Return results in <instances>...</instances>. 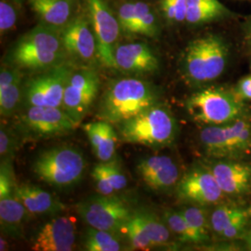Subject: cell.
Segmentation results:
<instances>
[{"instance_id": "6da1fadb", "label": "cell", "mask_w": 251, "mask_h": 251, "mask_svg": "<svg viewBox=\"0 0 251 251\" xmlns=\"http://www.w3.org/2000/svg\"><path fill=\"white\" fill-rule=\"evenodd\" d=\"M157 103L152 86L138 78L113 81L100 98L97 117L117 125Z\"/></svg>"}, {"instance_id": "7a4b0ae2", "label": "cell", "mask_w": 251, "mask_h": 251, "mask_svg": "<svg viewBox=\"0 0 251 251\" xmlns=\"http://www.w3.org/2000/svg\"><path fill=\"white\" fill-rule=\"evenodd\" d=\"M117 126L121 142L150 148L171 144L177 130L176 121L170 110L158 102Z\"/></svg>"}, {"instance_id": "3957f363", "label": "cell", "mask_w": 251, "mask_h": 251, "mask_svg": "<svg viewBox=\"0 0 251 251\" xmlns=\"http://www.w3.org/2000/svg\"><path fill=\"white\" fill-rule=\"evenodd\" d=\"M86 167L87 162L78 148L61 145L39 152L32 164V171L43 182L63 189L80 182Z\"/></svg>"}, {"instance_id": "277c9868", "label": "cell", "mask_w": 251, "mask_h": 251, "mask_svg": "<svg viewBox=\"0 0 251 251\" xmlns=\"http://www.w3.org/2000/svg\"><path fill=\"white\" fill-rule=\"evenodd\" d=\"M75 209L83 222L90 227L120 235L136 208L126 198L98 193L77 203Z\"/></svg>"}, {"instance_id": "5b68a950", "label": "cell", "mask_w": 251, "mask_h": 251, "mask_svg": "<svg viewBox=\"0 0 251 251\" xmlns=\"http://www.w3.org/2000/svg\"><path fill=\"white\" fill-rule=\"evenodd\" d=\"M189 116L198 124L220 126L233 122L242 113V103L227 91L208 88L189 97L186 101Z\"/></svg>"}, {"instance_id": "8992f818", "label": "cell", "mask_w": 251, "mask_h": 251, "mask_svg": "<svg viewBox=\"0 0 251 251\" xmlns=\"http://www.w3.org/2000/svg\"><path fill=\"white\" fill-rule=\"evenodd\" d=\"M227 50L217 36H206L190 42L184 53V70L197 83L214 80L225 70Z\"/></svg>"}, {"instance_id": "52a82bcc", "label": "cell", "mask_w": 251, "mask_h": 251, "mask_svg": "<svg viewBox=\"0 0 251 251\" xmlns=\"http://www.w3.org/2000/svg\"><path fill=\"white\" fill-rule=\"evenodd\" d=\"M78 126L62 107L26 106L20 117L23 138L50 139L70 134Z\"/></svg>"}, {"instance_id": "ba28073f", "label": "cell", "mask_w": 251, "mask_h": 251, "mask_svg": "<svg viewBox=\"0 0 251 251\" xmlns=\"http://www.w3.org/2000/svg\"><path fill=\"white\" fill-rule=\"evenodd\" d=\"M75 67L64 62L31 78L24 87L23 105L62 107L68 79Z\"/></svg>"}, {"instance_id": "9c48e42d", "label": "cell", "mask_w": 251, "mask_h": 251, "mask_svg": "<svg viewBox=\"0 0 251 251\" xmlns=\"http://www.w3.org/2000/svg\"><path fill=\"white\" fill-rule=\"evenodd\" d=\"M17 182L12 162H2L0 167V227L5 235L19 239L23 237L30 212L16 194Z\"/></svg>"}, {"instance_id": "30bf717a", "label": "cell", "mask_w": 251, "mask_h": 251, "mask_svg": "<svg viewBox=\"0 0 251 251\" xmlns=\"http://www.w3.org/2000/svg\"><path fill=\"white\" fill-rule=\"evenodd\" d=\"M99 88V75L93 68L74 69L64 90L62 108L76 125L89 114Z\"/></svg>"}, {"instance_id": "8fae6325", "label": "cell", "mask_w": 251, "mask_h": 251, "mask_svg": "<svg viewBox=\"0 0 251 251\" xmlns=\"http://www.w3.org/2000/svg\"><path fill=\"white\" fill-rule=\"evenodd\" d=\"M200 141L211 155L225 156L242 152L251 146V123L237 118L225 125L207 126L200 133Z\"/></svg>"}, {"instance_id": "7c38bea8", "label": "cell", "mask_w": 251, "mask_h": 251, "mask_svg": "<svg viewBox=\"0 0 251 251\" xmlns=\"http://www.w3.org/2000/svg\"><path fill=\"white\" fill-rule=\"evenodd\" d=\"M87 3L99 62L105 67L117 69L115 52L121 28L119 22L105 0H87Z\"/></svg>"}, {"instance_id": "4fadbf2b", "label": "cell", "mask_w": 251, "mask_h": 251, "mask_svg": "<svg viewBox=\"0 0 251 251\" xmlns=\"http://www.w3.org/2000/svg\"><path fill=\"white\" fill-rule=\"evenodd\" d=\"M176 190L180 199L198 206L212 205L225 195L213 173L203 167H196L186 172L179 179Z\"/></svg>"}, {"instance_id": "5bb4252c", "label": "cell", "mask_w": 251, "mask_h": 251, "mask_svg": "<svg viewBox=\"0 0 251 251\" xmlns=\"http://www.w3.org/2000/svg\"><path fill=\"white\" fill-rule=\"evenodd\" d=\"M76 241V219L74 216H54L42 225L32 239L36 251H71Z\"/></svg>"}, {"instance_id": "9a60e30c", "label": "cell", "mask_w": 251, "mask_h": 251, "mask_svg": "<svg viewBox=\"0 0 251 251\" xmlns=\"http://www.w3.org/2000/svg\"><path fill=\"white\" fill-rule=\"evenodd\" d=\"M136 172L144 184L155 192H168L179 180L178 166L168 155H149L136 163Z\"/></svg>"}, {"instance_id": "2e32d148", "label": "cell", "mask_w": 251, "mask_h": 251, "mask_svg": "<svg viewBox=\"0 0 251 251\" xmlns=\"http://www.w3.org/2000/svg\"><path fill=\"white\" fill-rule=\"evenodd\" d=\"M62 39L66 53L74 60L86 64H92L99 60L96 38L88 20L78 17L66 25Z\"/></svg>"}, {"instance_id": "e0dca14e", "label": "cell", "mask_w": 251, "mask_h": 251, "mask_svg": "<svg viewBox=\"0 0 251 251\" xmlns=\"http://www.w3.org/2000/svg\"><path fill=\"white\" fill-rule=\"evenodd\" d=\"M67 54L54 52L36 46L18 41L8 56L9 65L19 69L43 72L66 62Z\"/></svg>"}, {"instance_id": "ac0fdd59", "label": "cell", "mask_w": 251, "mask_h": 251, "mask_svg": "<svg viewBox=\"0 0 251 251\" xmlns=\"http://www.w3.org/2000/svg\"><path fill=\"white\" fill-rule=\"evenodd\" d=\"M117 70L130 74H148L158 69V59L144 43L117 46L115 52Z\"/></svg>"}, {"instance_id": "d6986e66", "label": "cell", "mask_w": 251, "mask_h": 251, "mask_svg": "<svg viewBox=\"0 0 251 251\" xmlns=\"http://www.w3.org/2000/svg\"><path fill=\"white\" fill-rule=\"evenodd\" d=\"M16 194L31 215L54 217L67 209L59 198L35 184H18Z\"/></svg>"}, {"instance_id": "ffe728a7", "label": "cell", "mask_w": 251, "mask_h": 251, "mask_svg": "<svg viewBox=\"0 0 251 251\" xmlns=\"http://www.w3.org/2000/svg\"><path fill=\"white\" fill-rule=\"evenodd\" d=\"M225 194L239 195L250 188L251 168L241 163L219 162L210 169Z\"/></svg>"}, {"instance_id": "44dd1931", "label": "cell", "mask_w": 251, "mask_h": 251, "mask_svg": "<svg viewBox=\"0 0 251 251\" xmlns=\"http://www.w3.org/2000/svg\"><path fill=\"white\" fill-rule=\"evenodd\" d=\"M88 136L92 152L100 162L110 161L117 157L118 134L113 124L99 120L83 126Z\"/></svg>"}, {"instance_id": "7402d4cb", "label": "cell", "mask_w": 251, "mask_h": 251, "mask_svg": "<svg viewBox=\"0 0 251 251\" xmlns=\"http://www.w3.org/2000/svg\"><path fill=\"white\" fill-rule=\"evenodd\" d=\"M36 14L49 26H63L72 14L74 0H29Z\"/></svg>"}, {"instance_id": "603a6c76", "label": "cell", "mask_w": 251, "mask_h": 251, "mask_svg": "<svg viewBox=\"0 0 251 251\" xmlns=\"http://www.w3.org/2000/svg\"><path fill=\"white\" fill-rule=\"evenodd\" d=\"M141 216L144 233L152 244V248L169 247L171 245V230L163 218L146 207L138 208Z\"/></svg>"}, {"instance_id": "cb8c5ba5", "label": "cell", "mask_w": 251, "mask_h": 251, "mask_svg": "<svg viewBox=\"0 0 251 251\" xmlns=\"http://www.w3.org/2000/svg\"><path fill=\"white\" fill-rule=\"evenodd\" d=\"M228 11L219 0H187L185 21L198 25L224 16Z\"/></svg>"}, {"instance_id": "d4e9b609", "label": "cell", "mask_w": 251, "mask_h": 251, "mask_svg": "<svg viewBox=\"0 0 251 251\" xmlns=\"http://www.w3.org/2000/svg\"><path fill=\"white\" fill-rule=\"evenodd\" d=\"M84 250L88 251H125V246L121 243L119 234L100 230L89 226L84 239Z\"/></svg>"}, {"instance_id": "484cf974", "label": "cell", "mask_w": 251, "mask_h": 251, "mask_svg": "<svg viewBox=\"0 0 251 251\" xmlns=\"http://www.w3.org/2000/svg\"><path fill=\"white\" fill-rule=\"evenodd\" d=\"M121 234L125 237L130 250L148 251L153 249L150 240L144 233L138 208L135 209L133 215L131 216V218L126 224L121 231Z\"/></svg>"}, {"instance_id": "4316f807", "label": "cell", "mask_w": 251, "mask_h": 251, "mask_svg": "<svg viewBox=\"0 0 251 251\" xmlns=\"http://www.w3.org/2000/svg\"><path fill=\"white\" fill-rule=\"evenodd\" d=\"M23 75L9 86L0 89V115L4 118L12 117L23 102Z\"/></svg>"}, {"instance_id": "83f0119b", "label": "cell", "mask_w": 251, "mask_h": 251, "mask_svg": "<svg viewBox=\"0 0 251 251\" xmlns=\"http://www.w3.org/2000/svg\"><path fill=\"white\" fill-rule=\"evenodd\" d=\"M162 218L166 225H168L171 233H174L179 238V241L198 244L195 233L180 210L177 211L173 209H167Z\"/></svg>"}, {"instance_id": "f1b7e54d", "label": "cell", "mask_w": 251, "mask_h": 251, "mask_svg": "<svg viewBox=\"0 0 251 251\" xmlns=\"http://www.w3.org/2000/svg\"><path fill=\"white\" fill-rule=\"evenodd\" d=\"M191 229L195 233L198 244L206 242L209 238V225L205 210L200 206H186L180 209Z\"/></svg>"}, {"instance_id": "f546056e", "label": "cell", "mask_w": 251, "mask_h": 251, "mask_svg": "<svg viewBox=\"0 0 251 251\" xmlns=\"http://www.w3.org/2000/svg\"><path fill=\"white\" fill-rule=\"evenodd\" d=\"M23 138L18 128L6 125L3 121L0 125V160L12 162L19 148L20 140Z\"/></svg>"}, {"instance_id": "4dcf8cb0", "label": "cell", "mask_w": 251, "mask_h": 251, "mask_svg": "<svg viewBox=\"0 0 251 251\" xmlns=\"http://www.w3.org/2000/svg\"><path fill=\"white\" fill-rule=\"evenodd\" d=\"M98 166L117 193L126 187L127 179L117 157L110 161H100Z\"/></svg>"}, {"instance_id": "1f68e13d", "label": "cell", "mask_w": 251, "mask_h": 251, "mask_svg": "<svg viewBox=\"0 0 251 251\" xmlns=\"http://www.w3.org/2000/svg\"><path fill=\"white\" fill-rule=\"evenodd\" d=\"M242 212V209L233 206H221L217 207L210 217L209 224L215 233L222 234L225 228L236 216Z\"/></svg>"}, {"instance_id": "d6a6232c", "label": "cell", "mask_w": 251, "mask_h": 251, "mask_svg": "<svg viewBox=\"0 0 251 251\" xmlns=\"http://www.w3.org/2000/svg\"><path fill=\"white\" fill-rule=\"evenodd\" d=\"M249 212L242 210V212L238 216H236L233 221L229 224V225L225 229V231L221 235H223L225 238L232 239L236 236H238L242 233L245 229L246 225L249 221Z\"/></svg>"}, {"instance_id": "836d02e7", "label": "cell", "mask_w": 251, "mask_h": 251, "mask_svg": "<svg viewBox=\"0 0 251 251\" xmlns=\"http://www.w3.org/2000/svg\"><path fill=\"white\" fill-rule=\"evenodd\" d=\"M16 23V12L11 5L5 1L0 2V30L6 33L14 26Z\"/></svg>"}, {"instance_id": "e575fe53", "label": "cell", "mask_w": 251, "mask_h": 251, "mask_svg": "<svg viewBox=\"0 0 251 251\" xmlns=\"http://www.w3.org/2000/svg\"><path fill=\"white\" fill-rule=\"evenodd\" d=\"M91 177L94 180L97 192L99 194L104 195V196L116 195L117 192L115 191V189L113 188V186L110 184V182L108 181L105 175L100 169L98 164L95 165V167L93 168V170L91 171Z\"/></svg>"}, {"instance_id": "d590c367", "label": "cell", "mask_w": 251, "mask_h": 251, "mask_svg": "<svg viewBox=\"0 0 251 251\" xmlns=\"http://www.w3.org/2000/svg\"><path fill=\"white\" fill-rule=\"evenodd\" d=\"M135 3H125L118 10L117 20L122 30L130 33L134 22Z\"/></svg>"}, {"instance_id": "8d00e7d4", "label": "cell", "mask_w": 251, "mask_h": 251, "mask_svg": "<svg viewBox=\"0 0 251 251\" xmlns=\"http://www.w3.org/2000/svg\"><path fill=\"white\" fill-rule=\"evenodd\" d=\"M157 33V25L155 16L152 12H148L141 19L136 25L133 34H141L144 36H153Z\"/></svg>"}, {"instance_id": "74e56055", "label": "cell", "mask_w": 251, "mask_h": 251, "mask_svg": "<svg viewBox=\"0 0 251 251\" xmlns=\"http://www.w3.org/2000/svg\"><path fill=\"white\" fill-rule=\"evenodd\" d=\"M237 95L239 99L251 100V75L243 78L239 82Z\"/></svg>"}, {"instance_id": "f35d334b", "label": "cell", "mask_w": 251, "mask_h": 251, "mask_svg": "<svg viewBox=\"0 0 251 251\" xmlns=\"http://www.w3.org/2000/svg\"><path fill=\"white\" fill-rule=\"evenodd\" d=\"M174 7L176 10L175 21L182 22L185 21L187 12V0H173Z\"/></svg>"}, {"instance_id": "ab89813d", "label": "cell", "mask_w": 251, "mask_h": 251, "mask_svg": "<svg viewBox=\"0 0 251 251\" xmlns=\"http://www.w3.org/2000/svg\"><path fill=\"white\" fill-rule=\"evenodd\" d=\"M162 8L167 18L171 21H175L176 10H175L173 0H162Z\"/></svg>"}, {"instance_id": "60d3db41", "label": "cell", "mask_w": 251, "mask_h": 251, "mask_svg": "<svg viewBox=\"0 0 251 251\" xmlns=\"http://www.w3.org/2000/svg\"><path fill=\"white\" fill-rule=\"evenodd\" d=\"M0 251H5L8 250V244H7V241L3 238V237H1L0 238Z\"/></svg>"}, {"instance_id": "b9f144b4", "label": "cell", "mask_w": 251, "mask_h": 251, "mask_svg": "<svg viewBox=\"0 0 251 251\" xmlns=\"http://www.w3.org/2000/svg\"><path fill=\"white\" fill-rule=\"evenodd\" d=\"M246 242L248 244V247L250 248V250L251 251V231L249 232L247 236H246Z\"/></svg>"}, {"instance_id": "7bdbcfd3", "label": "cell", "mask_w": 251, "mask_h": 251, "mask_svg": "<svg viewBox=\"0 0 251 251\" xmlns=\"http://www.w3.org/2000/svg\"><path fill=\"white\" fill-rule=\"evenodd\" d=\"M249 215L251 216V206L250 207V209H249Z\"/></svg>"}, {"instance_id": "ee69618b", "label": "cell", "mask_w": 251, "mask_h": 251, "mask_svg": "<svg viewBox=\"0 0 251 251\" xmlns=\"http://www.w3.org/2000/svg\"></svg>"}]
</instances>
